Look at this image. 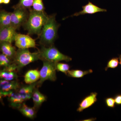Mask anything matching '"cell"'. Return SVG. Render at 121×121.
<instances>
[{
  "mask_svg": "<svg viewBox=\"0 0 121 121\" xmlns=\"http://www.w3.org/2000/svg\"><path fill=\"white\" fill-rule=\"evenodd\" d=\"M40 78V71L37 69L28 71L24 76V81L26 84H30L37 82Z\"/></svg>",
  "mask_w": 121,
  "mask_h": 121,
  "instance_id": "e0dca14e",
  "label": "cell"
},
{
  "mask_svg": "<svg viewBox=\"0 0 121 121\" xmlns=\"http://www.w3.org/2000/svg\"><path fill=\"white\" fill-rule=\"evenodd\" d=\"M82 10L78 12L75 13L70 16L71 17L78 16L85 14H93L98 12H106L107 10L105 9L99 8L92 2L89 1L88 4L82 7Z\"/></svg>",
  "mask_w": 121,
  "mask_h": 121,
  "instance_id": "8fae6325",
  "label": "cell"
},
{
  "mask_svg": "<svg viewBox=\"0 0 121 121\" xmlns=\"http://www.w3.org/2000/svg\"><path fill=\"white\" fill-rule=\"evenodd\" d=\"M39 51L40 60L43 61L45 60L58 62L62 60L68 62L72 60L70 56L60 52L54 45L49 47L41 46V48Z\"/></svg>",
  "mask_w": 121,
  "mask_h": 121,
  "instance_id": "277c9868",
  "label": "cell"
},
{
  "mask_svg": "<svg viewBox=\"0 0 121 121\" xmlns=\"http://www.w3.org/2000/svg\"><path fill=\"white\" fill-rule=\"evenodd\" d=\"M18 110L25 117L30 119H33L35 117L36 112L35 109L34 107L28 106L24 102H23Z\"/></svg>",
  "mask_w": 121,
  "mask_h": 121,
  "instance_id": "ac0fdd59",
  "label": "cell"
},
{
  "mask_svg": "<svg viewBox=\"0 0 121 121\" xmlns=\"http://www.w3.org/2000/svg\"><path fill=\"white\" fill-rule=\"evenodd\" d=\"M12 13L1 10L0 12V28L11 26Z\"/></svg>",
  "mask_w": 121,
  "mask_h": 121,
  "instance_id": "d6986e66",
  "label": "cell"
},
{
  "mask_svg": "<svg viewBox=\"0 0 121 121\" xmlns=\"http://www.w3.org/2000/svg\"><path fill=\"white\" fill-rule=\"evenodd\" d=\"M11 0H0V4H9Z\"/></svg>",
  "mask_w": 121,
  "mask_h": 121,
  "instance_id": "83f0119b",
  "label": "cell"
},
{
  "mask_svg": "<svg viewBox=\"0 0 121 121\" xmlns=\"http://www.w3.org/2000/svg\"><path fill=\"white\" fill-rule=\"evenodd\" d=\"M37 82L28 85H21L17 91L21 95L24 102L32 98L34 90L37 86Z\"/></svg>",
  "mask_w": 121,
  "mask_h": 121,
  "instance_id": "5bb4252c",
  "label": "cell"
},
{
  "mask_svg": "<svg viewBox=\"0 0 121 121\" xmlns=\"http://www.w3.org/2000/svg\"><path fill=\"white\" fill-rule=\"evenodd\" d=\"M12 43L8 42L0 43V50L2 54L5 55L13 61L15 58L17 50L15 47L13 46Z\"/></svg>",
  "mask_w": 121,
  "mask_h": 121,
  "instance_id": "9a60e30c",
  "label": "cell"
},
{
  "mask_svg": "<svg viewBox=\"0 0 121 121\" xmlns=\"http://www.w3.org/2000/svg\"><path fill=\"white\" fill-rule=\"evenodd\" d=\"M14 41L16 47L19 48L28 49L30 48H36L35 40L28 35L17 33Z\"/></svg>",
  "mask_w": 121,
  "mask_h": 121,
  "instance_id": "52a82bcc",
  "label": "cell"
},
{
  "mask_svg": "<svg viewBox=\"0 0 121 121\" xmlns=\"http://www.w3.org/2000/svg\"><path fill=\"white\" fill-rule=\"evenodd\" d=\"M97 95L98 93L96 92H92L84 98L79 104L77 111L81 112L93 106L97 101Z\"/></svg>",
  "mask_w": 121,
  "mask_h": 121,
  "instance_id": "7c38bea8",
  "label": "cell"
},
{
  "mask_svg": "<svg viewBox=\"0 0 121 121\" xmlns=\"http://www.w3.org/2000/svg\"><path fill=\"white\" fill-rule=\"evenodd\" d=\"M29 12L28 19L23 26L27 31L28 35L36 34L39 36L49 16L44 11L37 12L31 8L29 9Z\"/></svg>",
  "mask_w": 121,
  "mask_h": 121,
  "instance_id": "6da1fadb",
  "label": "cell"
},
{
  "mask_svg": "<svg viewBox=\"0 0 121 121\" xmlns=\"http://www.w3.org/2000/svg\"><path fill=\"white\" fill-rule=\"evenodd\" d=\"M34 0H20L17 4L13 7V8L30 9L32 7Z\"/></svg>",
  "mask_w": 121,
  "mask_h": 121,
  "instance_id": "44dd1931",
  "label": "cell"
},
{
  "mask_svg": "<svg viewBox=\"0 0 121 121\" xmlns=\"http://www.w3.org/2000/svg\"><path fill=\"white\" fill-rule=\"evenodd\" d=\"M32 7L33 10L37 12H44L45 9L43 0H34Z\"/></svg>",
  "mask_w": 121,
  "mask_h": 121,
  "instance_id": "d4e9b609",
  "label": "cell"
},
{
  "mask_svg": "<svg viewBox=\"0 0 121 121\" xmlns=\"http://www.w3.org/2000/svg\"><path fill=\"white\" fill-rule=\"evenodd\" d=\"M13 63V61L7 56L2 54L0 55V66L3 68L9 67Z\"/></svg>",
  "mask_w": 121,
  "mask_h": 121,
  "instance_id": "7402d4cb",
  "label": "cell"
},
{
  "mask_svg": "<svg viewBox=\"0 0 121 121\" xmlns=\"http://www.w3.org/2000/svg\"><path fill=\"white\" fill-rule=\"evenodd\" d=\"M115 104L117 105H121V94H117L114 97Z\"/></svg>",
  "mask_w": 121,
  "mask_h": 121,
  "instance_id": "4316f807",
  "label": "cell"
},
{
  "mask_svg": "<svg viewBox=\"0 0 121 121\" xmlns=\"http://www.w3.org/2000/svg\"><path fill=\"white\" fill-rule=\"evenodd\" d=\"M16 30L12 26L0 28V42L12 43L15 40V35L17 33Z\"/></svg>",
  "mask_w": 121,
  "mask_h": 121,
  "instance_id": "9c48e42d",
  "label": "cell"
},
{
  "mask_svg": "<svg viewBox=\"0 0 121 121\" xmlns=\"http://www.w3.org/2000/svg\"><path fill=\"white\" fill-rule=\"evenodd\" d=\"M56 67L57 71L61 72L67 75L70 67L69 64L58 62L56 63Z\"/></svg>",
  "mask_w": 121,
  "mask_h": 121,
  "instance_id": "cb8c5ba5",
  "label": "cell"
},
{
  "mask_svg": "<svg viewBox=\"0 0 121 121\" xmlns=\"http://www.w3.org/2000/svg\"><path fill=\"white\" fill-rule=\"evenodd\" d=\"M21 84L17 80L9 81L1 79L0 81V99L7 97L9 93L13 91L17 90Z\"/></svg>",
  "mask_w": 121,
  "mask_h": 121,
  "instance_id": "ba28073f",
  "label": "cell"
},
{
  "mask_svg": "<svg viewBox=\"0 0 121 121\" xmlns=\"http://www.w3.org/2000/svg\"><path fill=\"white\" fill-rule=\"evenodd\" d=\"M11 16V26L16 30H19L21 26L27 22L29 12L26 9L15 8Z\"/></svg>",
  "mask_w": 121,
  "mask_h": 121,
  "instance_id": "8992f818",
  "label": "cell"
},
{
  "mask_svg": "<svg viewBox=\"0 0 121 121\" xmlns=\"http://www.w3.org/2000/svg\"><path fill=\"white\" fill-rule=\"evenodd\" d=\"M43 65L40 71L39 80L37 82V88L40 87L44 82L47 80L55 82L56 79V63L54 62L43 60Z\"/></svg>",
  "mask_w": 121,
  "mask_h": 121,
  "instance_id": "5b68a950",
  "label": "cell"
},
{
  "mask_svg": "<svg viewBox=\"0 0 121 121\" xmlns=\"http://www.w3.org/2000/svg\"><path fill=\"white\" fill-rule=\"evenodd\" d=\"M96 119V118H89V119H84V120H83V121H95Z\"/></svg>",
  "mask_w": 121,
  "mask_h": 121,
  "instance_id": "f1b7e54d",
  "label": "cell"
},
{
  "mask_svg": "<svg viewBox=\"0 0 121 121\" xmlns=\"http://www.w3.org/2000/svg\"><path fill=\"white\" fill-rule=\"evenodd\" d=\"M119 64V58L117 57L112 58L108 61L106 67L105 68V70L107 71L109 68L115 69L118 67Z\"/></svg>",
  "mask_w": 121,
  "mask_h": 121,
  "instance_id": "603a6c76",
  "label": "cell"
},
{
  "mask_svg": "<svg viewBox=\"0 0 121 121\" xmlns=\"http://www.w3.org/2000/svg\"><path fill=\"white\" fill-rule=\"evenodd\" d=\"M33 100L34 103V107L36 110L39 109L42 103L47 100V97L42 94L36 87L34 90L32 95Z\"/></svg>",
  "mask_w": 121,
  "mask_h": 121,
  "instance_id": "2e32d148",
  "label": "cell"
},
{
  "mask_svg": "<svg viewBox=\"0 0 121 121\" xmlns=\"http://www.w3.org/2000/svg\"><path fill=\"white\" fill-rule=\"evenodd\" d=\"M105 101L107 107L111 108H114L115 107V103L114 98L109 97L106 98Z\"/></svg>",
  "mask_w": 121,
  "mask_h": 121,
  "instance_id": "484cf974",
  "label": "cell"
},
{
  "mask_svg": "<svg viewBox=\"0 0 121 121\" xmlns=\"http://www.w3.org/2000/svg\"><path fill=\"white\" fill-rule=\"evenodd\" d=\"M7 97L9 106L13 109L18 110L24 102L23 99L17 90L11 91Z\"/></svg>",
  "mask_w": 121,
  "mask_h": 121,
  "instance_id": "4fadbf2b",
  "label": "cell"
},
{
  "mask_svg": "<svg viewBox=\"0 0 121 121\" xmlns=\"http://www.w3.org/2000/svg\"><path fill=\"white\" fill-rule=\"evenodd\" d=\"M56 15L48 16V19L43 27L39 36V43L41 46L49 47L54 44L57 36L58 29L60 24L56 20Z\"/></svg>",
  "mask_w": 121,
  "mask_h": 121,
  "instance_id": "7a4b0ae2",
  "label": "cell"
},
{
  "mask_svg": "<svg viewBox=\"0 0 121 121\" xmlns=\"http://www.w3.org/2000/svg\"><path fill=\"white\" fill-rule=\"evenodd\" d=\"M92 69H89L86 71L82 70L79 69L69 70L67 73V75L71 78H83L84 76L93 73Z\"/></svg>",
  "mask_w": 121,
  "mask_h": 121,
  "instance_id": "ffe728a7",
  "label": "cell"
},
{
  "mask_svg": "<svg viewBox=\"0 0 121 121\" xmlns=\"http://www.w3.org/2000/svg\"><path fill=\"white\" fill-rule=\"evenodd\" d=\"M17 67L15 64H12L9 67L3 68L0 71V78L3 80H17Z\"/></svg>",
  "mask_w": 121,
  "mask_h": 121,
  "instance_id": "30bf717a",
  "label": "cell"
},
{
  "mask_svg": "<svg viewBox=\"0 0 121 121\" xmlns=\"http://www.w3.org/2000/svg\"><path fill=\"white\" fill-rule=\"evenodd\" d=\"M118 58H119V64L121 65V55H119Z\"/></svg>",
  "mask_w": 121,
  "mask_h": 121,
  "instance_id": "f546056e",
  "label": "cell"
},
{
  "mask_svg": "<svg viewBox=\"0 0 121 121\" xmlns=\"http://www.w3.org/2000/svg\"><path fill=\"white\" fill-rule=\"evenodd\" d=\"M40 60L39 51L37 52H31L28 49L19 48L17 50L13 63L17 67V71L30 63Z\"/></svg>",
  "mask_w": 121,
  "mask_h": 121,
  "instance_id": "3957f363",
  "label": "cell"
}]
</instances>
